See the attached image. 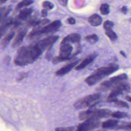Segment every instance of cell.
Returning <instances> with one entry per match:
<instances>
[{
    "instance_id": "obj_1",
    "label": "cell",
    "mask_w": 131,
    "mask_h": 131,
    "mask_svg": "<svg viewBox=\"0 0 131 131\" xmlns=\"http://www.w3.org/2000/svg\"><path fill=\"white\" fill-rule=\"evenodd\" d=\"M52 43L49 38L46 37L37 42L19 49L14 59V63L17 66H25L35 61L46 49H49Z\"/></svg>"
},
{
    "instance_id": "obj_2",
    "label": "cell",
    "mask_w": 131,
    "mask_h": 131,
    "mask_svg": "<svg viewBox=\"0 0 131 131\" xmlns=\"http://www.w3.org/2000/svg\"><path fill=\"white\" fill-rule=\"evenodd\" d=\"M118 69V65L115 64L99 68L95 72L87 77L85 79V82L90 86L95 85L104 77H105L117 71Z\"/></svg>"
},
{
    "instance_id": "obj_3",
    "label": "cell",
    "mask_w": 131,
    "mask_h": 131,
    "mask_svg": "<svg viewBox=\"0 0 131 131\" xmlns=\"http://www.w3.org/2000/svg\"><path fill=\"white\" fill-rule=\"evenodd\" d=\"M111 111L108 109H89L80 112L79 114L78 118L81 120H84L89 118L100 119L107 118L111 116Z\"/></svg>"
},
{
    "instance_id": "obj_4",
    "label": "cell",
    "mask_w": 131,
    "mask_h": 131,
    "mask_svg": "<svg viewBox=\"0 0 131 131\" xmlns=\"http://www.w3.org/2000/svg\"><path fill=\"white\" fill-rule=\"evenodd\" d=\"M100 98V95L98 93L87 95L76 101L74 104V107L79 110L94 106L97 104Z\"/></svg>"
},
{
    "instance_id": "obj_5",
    "label": "cell",
    "mask_w": 131,
    "mask_h": 131,
    "mask_svg": "<svg viewBox=\"0 0 131 131\" xmlns=\"http://www.w3.org/2000/svg\"><path fill=\"white\" fill-rule=\"evenodd\" d=\"M127 79V76L126 74L123 73L117 76L113 77L110 79L102 82L97 88L98 91L103 92L112 89L119 83L125 81Z\"/></svg>"
},
{
    "instance_id": "obj_6",
    "label": "cell",
    "mask_w": 131,
    "mask_h": 131,
    "mask_svg": "<svg viewBox=\"0 0 131 131\" xmlns=\"http://www.w3.org/2000/svg\"><path fill=\"white\" fill-rule=\"evenodd\" d=\"M130 90V86L129 84L125 81H123L112 89L106 101L108 102H113L115 100L117 99V97L119 95L129 92Z\"/></svg>"
},
{
    "instance_id": "obj_7",
    "label": "cell",
    "mask_w": 131,
    "mask_h": 131,
    "mask_svg": "<svg viewBox=\"0 0 131 131\" xmlns=\"http://www.w3.org/2000/svg\"><path fill=\"white\" fill-rule=\"evenodd\" d=\"M61 26V23L59 20H56L49 25L41 28L33 30L29 34L30 37H34L43 34L53 32L58 30Z\"/></svg>"
},
{
    "instance_id": "obj_8",
    "label": "cell",
    "mask_w": 131,
    "mask_h": 131,
    "mask_svg": "<svg viewBox=\"0 0 131 131\" xmlns=\"http://www.w3.org/2000/svg\"><path fill=\"white\" fill-rule=\"evenodd\" d=\"M73 50L72 46L70 43H60L59 54L53 59V63L56 64L59 62L70 59L71 54Z\"/></svg>"
},
{
    "instance_id": "obj_9",
    "label": "cell",
    "mask_w": 131,
    "mask_h": 131,
    "mask_svg": "<svg viewBox=\"0 0 131 131\" xmlns=\"http://www.w3.org/2000/svg\"><path fill=\"white\" fill-rule=\"evenodd\" d=\"M101 122L99 119L89 118L79 123L76 127V130L78 131H86L96 129L99 127Z\"/></svg>"
},
{
    "instance_id": "obj_10",
    "label": "cell",
    "mask_w": 131,
    "mask_h": 131,
    "mask_svg": "<svg viewBox=\"0 0 131 131\" xmlns=\"http://www.w3.org/2000/svg\"><path fill=\"white\" fill-rule=\"evenodd\" d=\"M98 54L97 53H91L88 56H87L81 63H80L78 65H77L75 67V70L77 71L81 70L86 67L88 65L92 62L94 59L96 58Z\"/></svg>"
},
{
    "instance_id": "obj_11",
    "label": "cell",
    "mask_w": 131,
    "mask_h": 131,
    "mask_svg": "<svg viewBox=\"0 0 131 131\" xmlns=\"http://www.w3.org/2000/svg\"><path fill=\"white\" fill-rule=\"evenodd\" d=\"M79 61V60H76L62 67L61 68L59 69L56 72L55 74L58 76H62L64 75L67 73H69L74 67H75L78 63Z\"/></svg>"
},
{
    "instance_id": "obj_12",
    "label": "cell",
    "mask_w": 131,
    "mask_h": 131,
    "mask_svg": "<svg viewBox=\"0 0 131 131\" xmlns=\"http://www.w3.org/2000/svg\"><path fill=\"white\" fill-rule=\"evenodd\" d=\"M27 32V30L26 29H23L19 31L12 43L13 47H17L22 43L24 37L26 35Z\"/></svg>"
},
{
    "instance_id": "obj_13",
    "label": "cell",
    "mask_w": 131,
    "mask_h": 131,
    "mask_svg": "<svg viewBox=\"0 0 131 131\" xmlns=\"http://www.w3.org/2000/svg\"><path fill=\"white\" fill-rule=\"evenodd\" d=\"M80 35L78 33H71L66 36L61 41V43H76L80 40Z\"/></svg>"
},
{
    "instance_id": "obj_14",
    "label": "cell",
    "mask_w": 131,
    "mask_h": 131,
    "mask_svg": "<svg viewBox=\"0 0 131 131\" xmlns=\"http://www.w3.org/2000/svg\"><path fill=\"white\" fill-rule=\"evenodd\" d=\"M14 20L11 18H8L5 20L0 26V38L2 37L6 32L7 28L12 25H14Z\"/></svg>"
},
{
    "instance_id": "obj_15",
    "label": "cell",
    "mask_w": 131,
    "mask_h": 131,
    "mask_svg": "<svg viewBox=\"0 0 131 131\" xmlns=\"http://www.w3.org/2000/svg\"><path fill=\"white\" fill-rule=\"evenodd\" d=\"M33 10L32 8H25L20 11L17 18L20 20H25L27 19L31 15Z\"/></svg>"
},
{
    "instance_id": "obj_16",
    "label": "cell",
    "mask_w": 131,
    "mask_h": 131,
    "mask_svg": "<svg viewBox=\"0 0 131 131\" xmlns=\"http://www.w3.org/2000/svg\"><path fill=\"white\" fill-rule=\"evenodd\" d=\"M88 22L93 26H99L102 23L101 17L97 14H94L90 16L88 19Z\"/></svg>"
},
{
    "instance_id": "obj_17",
    "label": "cell",
    "mask_w": 131,
    "mask_h": 131,
    "mask_svg": "<svg viewBox=\"0 0 131 131\" xmlns=\"http://www.w3.org/2000/svg\"><path fill=\"white\" fill-rule=\"evenodd\" d=\"M118 121L116 119H108L102 123L101 126L104 129L115 128L118 124Z\"/></svg>"
},
{
    "instance_id": "obj_18",
    "label": "cell",
    "mask_w": 131,
    "mask_h": 131,
    "mask_svg": "<svg viewBox=\"0 0 131 131\" xmlns=\"http://www.w3.org/2000/svg\"><path fill=\"white\" fill-rule=\"evenodd\" d=\"M15 35V33L14 31L10 32L8 34H7L2 40L1 42V47L2 48H5L7 47L8 43L10 42V40L13 38Z\"/></svg>"
},
{
    "instance_id": "obj_19",
    "label": "cell",
    "mask_w": 131,
    "mask_h": 131,
    "mask_svg": "<svg viewBox=\"0 0 131 131\" xmlns=\"http://www.w3.org/2000/svg\"><path fill=\"white\" fill-rule=\"evenodd\" d=\"M33 0H23L19 2L16 7V10H19L24 7L29 6L33 3Z\"/></svg>"
},
{
    "instance_id": "obj_20",
    "label": "cell",
    "mask_w": 131,
    "mask_h": 131,
    "mask_svg": "<svg viewBox=\"0 0 131 131\" xmlns=\"http://www.w3.org/2000/svg\"><path fill=\"white\" fill-rule=\"evenodd\" d=\"M105 33L112 41H115L117 39V35L112 29L105 30Z\"/></svg>"
},
{
    "instance_id": "obj_21",
    "label": "cell",
    "mask_w": 131,
    "mask_h": 131,
    "mask_svg": "<svg viewBox=\"0 0 131 131\" xmlns=\"http://www.w3.org/2000/svg\"><path fill=\"white\" fill-rule=\"evenodd\" d=\"M84 39L87 41H88L91 43H94L98 41L99 37L96 34H90V35H88L84 37Z\"/></svg>"
},
{
    "instance_id": "obj_22",
    "label": "cell",
    "mask_w": 131,
    "mask_h": 131,
    "mask_svg": "<svg viewBox=\"0 0 131 131\" xmlns=\"http://www.w3.org/2000/svg\"><path fill=\"white\" fill-rule=\"evenodd\" d=\"M111 116L115 118H123L128 117V115L126 113L119 111L112 113Z\"/></svg>"
},
{
    "instance_id": "obj_23",
    "label": "cell",
    "mask_w": 131,
    "mask_h": 131,
    "mask_svg": "<svg viewBox=\"0 0 131 131\" xmlns=\"http://www.w3.org/2000/svg\"><path fill=\"white\" fill-rule=\"evenodd\" d=\"M113 102H114L115 105L117 107H123V108H129V106H128V104L123 101L119 100L117 99L115 100Z\"/></svg>"
},
{
    "instance_id": "obj_24",
    "label": "cell",
    "mask_w": 131,
    "mask_h": 131,
    "mask_svg": "<svg viewBox=\"0 0 131 131\" xmlns=\"http://www.w3.org/2000/svg\"><path fill=\"white\" fill-rule=\"evenodd\" d=\"M100 11L103 15H107L110 12V8L108 5L106 4H103L100 7Z\"/></svg>"
},
{
    "instance_id": "obj_25",
    "label": "cell",
    "mask_w": 131,
    "mask_h": 131,
    "mask_svg": "<svg viewBox=\"0 0 131 131\" xmlns=\"http://www.w3.org/2000/svg\"><path fill=\"white\" fill-rule=\"evenodd\" d=\"M116 129H131V122L126 123L125 124H122V125L117 126L115 127Z\"/></svg>"
},
{
    "instance_id": "obj_26",
    "label": "cell",
    "mask_w": 131,
    "mask_h": 131,
    "mask_svg": "<svg viewBox=\"0 0 131 131\" xmlns=\"http://www.w3.org/2000/svg\"><path fill=\"white\" fill-rule=\"evenodd\" d=\"M42 6L46 10H51L54 8V5L51 2L47 1L43 2Z\"/></svg>"
},
{
    "instance_id": "obj_27",
    "label": "cell",
    "mask_w": 131,
    "mask_h": 131,
    "mask_svg": "<svg viewBox=\"0 0 131 131\" xmlns=\"http://www.w3.org/2000/svg\"><path fill=\"white\" fill-rule=\"evenodd\" d=\"M114 26V23L110 20H106L103 24V28L105 30L112 29Z\"/></svg>"
},
{
    "instance_id": "obj_28",
    "label": "cell",
    "mask_w": 131,
    "mask_h": 131,
    "mask_svg": "<svg viewBox=\"0 0 131 131\" xmlns=\"http://www.w3.org/2000/svg\"><path fill=\"white\" fill-rule=\"evenodd\" d=\"M74 129V128L73 127H68L66 128L63 127H58L55 129V130L57 131H63V130H68V131H71Z\"/></svg>"
},
{
    "instance_id": "obj_29",
    "label": "cell",
    "mask_w": 131,
    "mask_h": 131,
    "mask_svg": "<svg viewBox=\"0 0 131 131\" xmlns=\"http://www.w3.org/2000/svg\"><path fill=\"white\" fill-rule=\"evenodd\" d=\"M68 23L70 25H74L75 24V19L73 17H69L67 20Z\"/></svg>"
},
{
    "instance_id": "obj_30",
    "label": "cell",
    "mask_w": 131,
    "mask_h": 131,
    "mask_svg": "<svg viewBox=\"0 0 131 131\" xmlns=\"http://www.w3.org/2000/svg\"><path fill=\"white\" fill-rule=\"evenodd\" d=\"M41 16L42 17H46L47 15H48V13H47V11L46 9H42L41 11Z\"/></svg>"
},
{
    "instance_id": "obj_31",
    "label": "cell",
    "mask_w": 131,
    "mask_h": 131,
    "mask_svg": "<svg viewBox=\"0 0 131 131\" xmlns=\"http://www.w3.org/2000/svg\"><path fill=\"white\" fill-rule=\"evenodd\" d=\"M57 1L60 5L63 6H66L67 4L68 0H57Z\"/></svg>"
},
{
    "instance_id": "obj_32",
    "label": "cell",
    "mask_w": 131,
    "mask_h": 131,
    "mask_svg": "<svg viewBox=\"0 0 131 131\" xmlns=\"http://www.w3.org/2000/svg\"><path fill=\"white\" fill-rule=\"evenodd\" d=\"M121 11L124 14H126L127 12V8L125 6H123L121 9Z\"/></svg>"
},
{
    "instance_id": "obj_33",
    "label": "cell",
    "mask_w": 131,
    "mask_h": 131,
    "mask_svg": "<svg viewBox=\"0 0 131 131\" xmlns=\"http://www.w3.org/2000/svg\"><path fill=\"white\" fill-rule=\"evenodd\" d=\"M27 74H25H25H23V75H21L19 77V78L18 79V80H21L22 79H23L24 78H25V76H26V75Z\"/></svg>"
},
{
    "instance_id": "obj_34",
    "label": "cell",
    "mask_w": 131,
    "mask_h": 131,
    "mask_svg": "<svg viewBox=\"0 0 131 131\" xmlns=\"http://www.w3.org/2000/svg\"><path fill=\"white\" fill-rule=\"evenodd\" d=\"M125 99L126 100H127V101H129L131 102V97L130 96H126L125 97Z\"/></svg>"
},
{
    "instance_id": "obj_35",
    "label": "cell",
    "mask_w": 131,
    "mask_h": 131,
    "mask_svg": "<svg viewBox=\"0 0 131 131\" xmlns=\"http://www.w3.org/2000/svg\"><path fill=\"white\" fill-rule=\"evenodd\" d=\"M120 54H121V55H122L123 57H126V54H125V53L124 52H123L122 51H120Z\"/></svg>"
},
{
    "instance_id": "obj_36",
    "label": "cell",
    "mask_w": 131,
    "mask_h": 131,
    "mask_svg": "<svg viewBox=\"0 0 131 131\" xmlns=\"http://www.w3.org/2000/svg\"><path fill=\"white\" fill-rule=\"evenodd\" d=\"M8 0H0V5L6 3Z\"/></svg>"
}]
</instances>
